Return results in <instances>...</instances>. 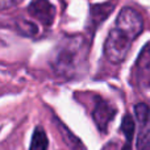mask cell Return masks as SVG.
Instances as JSON below:
<instances>
[{"label": "cell", "mask_w": 150, "mask_h": 150, "mask_svg": "<svg viewBox=\"0 0 150 150\" xmlns=\"http://www.w3.org/2000/svg\"><path fill=\"white\" fill-rule=\"evenodd\" d=\"M28 13L44 25L49 26L55 17V7L49 0H33L28 7Z\"/></svg>", "instance_id": "277c9868"}, {"label": "cell", "mask_w": 150, "mask_h": 150, "mask_svg": "<svg viewBox=\"0 0 150 150\" xmlns=\"http://www.w3.org/2000/svg\"><path fill=\"white\" fill-rule=\"evenodd\" d=\"M18 29L25 36H36L37 32H38V28L32 21H25V20L18 23Z\"/></svg>", "instance_id": "9c48e42d"}, {"label": "cell", "mask_w": 150, "mask_h": 150, "mask_svg": "<svg viewBox=\"0 0 150 150\" xmlns=\"http://www.w3.org/2000/svg\"><path fill=\"white\" fill-rule=\"evenodd\" d=\"M136 119L138 122L137 150H150V108L145 103L134 105Z\"/></svg>", "instance_id": "3957f363"}, {"label": "cell", "mask_w": 150, "mask_h": 150, "mask_svg": "<svg viewBox=\"0 0 150 150\" xmlns=\"http://www.w3.org/2000/svg\"><path fill=\"white\" fill-rule=\"evenodd\" d=\"M113 7H115V4H111V3L104 4V5H96V7H93L92 8V17H91V20L96 21V24L101 23V21H103L104 18H105L107 16L112 12V8Z\"/></svg>", "instance_id": "ba28073f"}, {"label": "cell", "mask_w": 150, "mask_h": 150, "mask_svg": "<svg viewBox=\"0 0 150 150\" xmlns=\"http://www.w3.org/2000/svg\"><path fill=\"white\" fill-rule=\"evenodd\" d=\"M121 132L124 133L125 138V145L122 150H132L130 145H132V138H133V134H134V120L129 116V115H125L124 119H122V122H121V127H120Z\"/></svg>", "instance_id": "52a82bcc"}, {"label": "cell", "mask_w": 150, "mask_h": 150, "mask_svg": "<svg viewBox=\"0 0 150 150\" xmlns=\"http://www.w3.org/2000/svg\"><path fill=\"white\" fill-rule=\"evenodd\" d=\"M142 28L144 21L140 13L133 8H124L104 42V55L107 59L116 65L124 62L133 41L141 34Z\"/></svg>", "instance_id": "6da1fadb"}, {"label": "cell", "mask_w": 150, "mask_h": 150, "mask_svg": "<svg viewBox=\"0 0 150 150\" xmlns=\"http://www.w3.org/2000/svg\"><path fill=\"white\" fill-rule=\"evenodd\" d=\"M88 57V42L82 36L63 38L53 52L52 67L54 73L65 79L79 76L86 67Z\"/></svg>", "instance_id": "7a4b0ae2"}, {"label": "cell", "mask_w": 150, "mask_h": 150, "mask_svg": "<svg viewBox=\"0 0 150 150\" xmlns=\"http://www.w3.org/2000/svg\"><path fill=\"white\" fill-rule=\"evenodd\" d=\"M20 1L21 0H0V11L9 9V8L17 5Z\"/></svg>", "instance_id": "30bf717a"}, {"label": "cell", "mask_w": 150, "mask_h": 150, "mask_svg": "<svg viewBox=\"0 0 150 150\" xmlns=\"http://www.w3.org/2000/svg\"><path fill=\"white\" fill-rule=\"evenodd\" d=\"M47 146H49V141L46 133L41 127H37L32 136L29 150H47Z\"/></svg>", "instance_id": "8992f818"}, {"label": "cell", "mask_w": 150, "mask_h": 150, "mask_svg": "<svg viewBox=\"0 0 150 150\" xmlns=\"http://www.w3.org/2000/svg\"><path fill=\"white\" fill-rule=\"evenodd\" d=\"M115 115H116V109L108 101L100 99V100H98V104H96L95 109H93L92 117L99 129L101 132H105L107 128H108V124L113 120Z\"/></svg>", "instance_id": "5b68a950"}]
</instances>
